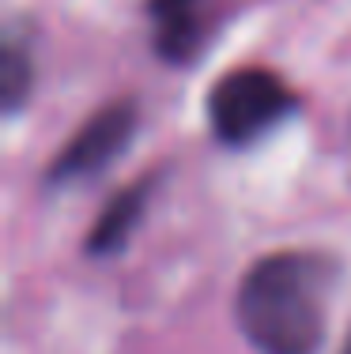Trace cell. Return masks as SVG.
<instances>
[{"mask_svg": "<svg viewBox=\"0 0 351 354\" xmlns=\"http://www.w3.org/2000/svg\"><path fill=\"white\" fill-rule=\"evenodd\" d=\"M152 192H155V174H144L140 181H132V185H125L121 192H114V196L106 200V207L98 212L95 226L87 230V241H83L87 257L106 260V257H117V252L129 245L136 226L144 223Z\"/></svg>", "mask_w": 351, "mask_h": 354, "instance_id": "5b68a950", "label": "cell"}, {"mask_svg": "<svg viewBox=\"0 0 351 354\" xmlns=\"http://www.w3.org/2000/svg\"><path fill=\"white\" fill-rule=\"evenodd\" d=\"M340 354H351V332H348V339H344V347H340Z\"/></svg>", "mask_w": 351, "mask_h": 354, "instance_id": "52a82bcc", "label": "cell"}, {"mask_svg": "<svg viewBox=\"0 0 351 354\" xmlns=\"http://www.w3.org/2000/svg\"><path fill=\"white\" fill-rule=\"evenodd\" d=\"M298 109V95L272 68H234L208 95V129L223 147H253Z\"/></svg>", "mask_w": 351, "mask_h": 354, "instance_id": "7a4b0ae2", "label": "cell"}, {"mask_svg": "<svg viewBox=\"0 0 351 354\" xmlns=\"http://www.w3.org/2000/svg\"><path fill=\"white\" fill-rule=\"evenodd\" d=\"M336 264L310 249L261 257L238 283L234 313L249 347L261 354H317L329 328Z\"/></svg>", "mask_w": 351, "mask_h": 354, "instance_id": "6da1fadb", "label": "cell"}, {"mask_svg": "<svg viewBox=\"0 0 351 354\" xmlns=\"http://www.w3.org/2000/svg\"><path fill=\"white\" fill-rule=\"evenodd\" d=\"M227 12V0H147L152 46L159 61L189 68L200 61Z\"/></svg>", "mask_w": 351, "mask_h": 354, "instance_id": "277c9868", "label": "cell"}, {"mask_svg": "<svg viewBox=\"0 0 351 354\" xmlns=\"http://www.w3.org/2000/svg\"><path fill=\"white\" fill-rule=\"evenodd\" d=\"M35 91V49L23 23H8L0 41V109L4 117H19Z\"/></svg>", "mask_w": 351, "mask_h": 354, "instance_id": "8992f818", "label": "cell"}, {"mask_svg": "<svg viewBox=\"0 0 351 354\" xmlns=\"http://www.w3.org/2000/svg\"><path fill=\"white\" fill-rule=\"evenodd\" d=\"M136 129H140L136 98H114V102H106L53 155V162L46 170V185L49 189H72V185L91 181L102 170H110L117 158L125 155V147L132 143Z\"/></svg>", "mask_w": 351, "mask_h": 354, "instance_id": "3957f363", "label": "cell"}]
</instances>
